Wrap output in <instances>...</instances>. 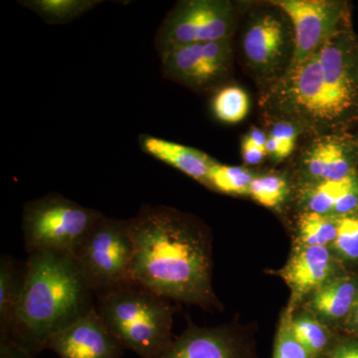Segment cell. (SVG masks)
Returning <instances> with one entry per match:
<instances>
[{
	"label": "cell",
	"instance_id": "6da1fadb",
	"mask_svg": "<svg viewBox=\"0 0 358 358\" xmlns=\"http://www.w3.org/2000/svg\"><path fill=\"white\" fill-rule=\"evenodd\" d=\"M128 222L134 282L173 301L213 303L210 248L200 226L173 208L150 204Z\"/></svg>",
	"mask_w": 358,
	"mask_h": 358
},
{
	"label": "cell",
	"instance_id": "7a4b0ae2",
	"mask_svg": "<svg viewBox=\"0 0 358 358\" xmlns=\"http://www.w3.org/2000/svg\"><path fill=\"white\" fill-rule=\"evenodd\" d=\"M27 255L24 286L8 338L38 355L52 336L95 308V294L72 254Z\"/></svg>",
	"mask_w": 358,
	"mask_h": 358
},
{
	"label": "cell",
	"instance_id": "3957f363",
	"mask_svg": "<svg viewBox=\"0 0 358 358\" xmlns=\"http://www.w3.org/2000/svg\"><path fill=\"white\" fill-rule=\"evenodd\" d=\"M171 300L131 281L95 294V308L124 350L159 358L173 343Z\"/></svg>",
	"mask_w": 358,
	"mask_h": 358
},
{
	"label": "cell",
	"instance_id": "277c9868",
	"mask_svg": "<svg viewBox=\"0 0 358 358\" xmlns=\"http://www.w3.org/2000/svg\"><path fill=\"white\" fill-rule=\"evenodd\" d=\"M102 212L88 208L59 193L26 202L22 232L27 254L37 251L74 253Z\"/></svg>",
	"mask_w": 358,
	"mask_h": 358
},
{
	"label": "cell",
	"instance_id": "5b68a950",
	"mask_svg": "<svg viewBox=\"0 0 358 358\" xmlns=\"http://www.w3.org/2000/svg\"><path fill=\"white\" fill-rule=\"evenodd\" d=\"M73 256L95 294L134 281V245L128 220L103 214Z\"/></svg>",
	"mask_w": 358,
	"mask_h": 358
},
{
	"label": "cell",
	"instance_id": "8992f818",
	"mask_svg": "<svg viewBox=\"0 0 358 358\" xmlns=\"http://www.w3.org/2000/svg\"><path fill=\"white\" fill-rule=\"evenodd\" d=\"M233 21V10L227 2H179L169 11L155 33V49L160 55L185 45L228 39Z\"/></svg>",
	"mask_w": 358,
	"mask_h": 358
},
{
	"label": "cell",
	"instance_id": "52a82bcc",
	"mask_svg": "<svg viewBox=\"0 0 358 358\" xmlns=\"http://www.w3.org/2000/svg\"><path fill=\"white\" fill-rule=\"evenodd\" d=\"M164 76L194 90L217 84L229 70V38L193 43L160 54Z\"/></svg>",
	"mask_w": 358,
	"mask_h": 358
},
{
	"label": "cell",
	"instance_id": "ba28073f",
	"mask_svg": "<svg viewBox=\"0 0 358 358\" xmlns=\"http://www.w3.org/2000/svg\"><path fill=\"white\" fill-rule=\"evenodd\" d=\"M275 6L289 16L294 27L292 62L315 53L338 33L341 11L338 4L324 0H281Z\"/></svg>",
	"mask_w": 358,
	"mask_h": 358
},
{
	"label": "cell",
	"instance_id": "9c48e42d",
	"mask_svg": "<svg viewBox=\"0 0 358 358\" xmlns=\"http://www.w3.org/2000/svg\"><path fill=\"white\" fill-rule=\"evenodd\" d=\"M46 350L59 358H122L126 352L95 308L52 336Z\"/></svg>",
	"mask_w": 358,
	"mask_h": 358
},
{
	"label": "cell",
	"instance_id": "30bf717a",
	"mask_svg": "<svg viewBox=\"0 0 358 358\" xmlns=\"http://www.w3.org/2000/svg\"><path fill=\"white\" fill-rule=\"evenodd\" d=\"M284 92L289 105L298 114L310 121L327 124L324 69L317 51L292 62Z\"/></svg>",
	"mask_w": 358,
	"mask_h": 358
},
{
	"label": "cell",
	"instance_id": "8fae6325",
	"mask_svg": "<svg viewBox=\"0 0 358 358\" xmlns=\"http://www.w3.org/2000/svg\"><path fill=\"white\" fill-rule=\"evenodd\" d=\"M338 38V32L317 50L324 69L327 124L341 119L352 109L355 101L350 58Z\"/></svg>",
	"mask_w": 358,
	"mask_h": 358
},
{
	"label": "cell",
	"instance_id": "7c38bea8",
	"mask_svg": "<svg viewBox=\"0 0 358 358\" xmlns=\"http://www.w3.org/2000/svg\"><path fill=\"white\" fill-rule=\"evenodd\" d=\"M331 268L333 263L327 247L303 245L282 268V277L294 298L300 299L329 282Z\"/></svg>",
	"mask_w": 358,
	"mask_h": 358
},
{
	"label": "cell",
	"instance_id": "4fadbf2b",
	"mask_svg": "<svg viewBox=\"0 0 358 358\" xmlns=\"http://www.w3.org/2000/svg\"><path fill=\"white\" fill-rule=\"evenodd\" d=\"M138 143L145 155L178 169L203 185L215 162L201 150L150 134H141Z\"/></svg>",
	"mask_w": 358,
	"mask_h": 358
},
{
	"label": "cell",
	"instance_id": "5bb4252c",
	"mask_svg": "<svg viewBox=\"0 0 358 358\" xmlns=\"http://www.w3.org/2000/svg\"><path fill=\"white\" fill-rule=\"evenodd\" d=\"M245 55L254 67L271 70L281 62L287 47V34L281 21L273 15L257 20L246 32Z\"/></svg>",
	"mask_w": 358,
	"mask_h": 358
},
{
	"label": "cell",
	"instance_id": "9a60e30c",
	"mask_svg": "<svg viewBox=\"0 0 358 358\" xmlns=\"http://www.w3.org/2000/svg\"><path fill=\"white\" fill-rule=\"evenodd\" d=\"M159 358H239V352L225 329L190 327Z\"/></svg>",
	"mask_w": 358,
	"mask_h": 358
},
{
	"label": "cell",
	"instance_id": "2e32d148",
	"mask_svg": "<svg viewBox=\"0 0 358 358\" xmlns=\"http://www.w3.org/2000/svg\"><path fill=\"white\" fill-rule=\"evenodd\" d=\"M25 273V261L4 254L0 258V336H8L13 331Z\"/></svg>",
	"mask_w": 358,
	"mask_h": 358
},
{
	"label": "cell",
	"instance_id": "e0dca14e",
	"mask_svg": "<svg viewBox=\"0 0 358 358\" xmlns=\"http://www.w3.org/2000/svg\"><path fill=\"white\" fill-rule=\"evenodd\" d=\"M357 299L355 282L348 279L329 281L313 294V310L329 320L345 317L353 308Z\"/></svg>",
	"mask_w": 358,
	"mask_h": 358
},
{
	"label": "cell",
	"instance_id": "ac0fdd59",
	"mask_svg": "<svg viewBox=\"0 0 358 358\" xmlns=\"http://www.w3.org/2000/svg\"><path fill=\"white\" fill-rule=\"evenodd\" d=\"M20 6L37 14L50 25L67 24L93 10L101 0H21Z\"/></svg>",
	"mask_w": 358,
	"mask_h": 358
},
{
	"label": "cell",
	"instance_id": "d6986e66",
	"mask_svg": "<svg viewBox=\"0 0 358 358\" xmlns=\"http://www.w3.org/2000/svg\"><path fill=\"white\" fill-rule=\"evenodd\" d=\"M253 176L247 169L214 162L204 185L226 194H246Z\"/></svg>",
	"mask_w": 358,
	"mask_h": 358
},
{
	"label": "cell",
	"instance_id": "ffe728a7",
	"mask_svg": "<svg viewBox=\"0 0 358 358\" xmlns=\"http://www.w3.org/2000/svg\"><path fill=\"white\" fill-rule=\"evenodd\" d=\"M248 95L238 87L229 86L218 91L212 101V110L219 121L237 124L248 114Z\"/></svg>",
	"mask_w": 358,
	"mask_h": 358
},
{
	"label": "cell",
	"instance_id": "44dd1931",
	"mask_svg": "<svg viewBox=\"0 0 358 358\" xmlns=\"http://www.w3.org/2000/svg\"><path fill=\"white\" fill-rule=\"evenodd\" d=\"M291 331L312 358L322 357L329 348V336L326 327L312 317L303 315L292 320Z\"/></svg>",
	"mask_w": 358,
	"mask_h": 358
},
{
	"label": "cell",
	"instance_id": "7402d4cb",
	"mask_svg": "<svg viewBox=\"0 0 358 358\" xmlns=\"http://www.w3.org/2000/svg\"><path fill=\"white\" fill-rule=\"evenodd\" d=\"M336 220L317 212L303 213L299 220L301 241L307 246L327 247L336 240Z\"/></svg>",
	"mask_w": 358,
	"mask_h": 358
},
{
	"label": "cell",
	"instance_id": "603a6c76",
	"mask_svg": "<svg viewBox=\"0 0 358 358\" xmlns=\"http://www.w3.org/2000/svg\"><path fill=\"white\" fill-rule=\"evenodd\" d=\"M355 180L352 176H348L341 180H322L313 187L308 195V207L310 211L324 214L334 211V205L339 195Z\"/></svg>",
	"mask_w": 358,
	"mask_h": 358
},
{
	"label": "cell",
	"instance_id": "cb8c5ba5",
	"mask_svg": "<svg viewBox=\"0 0 358 358\" xmlns=\"http://www.w3.org/2000/svg\"><path fill=\"white\" fill-rule=\"evenodd\" d=\"M288 192L284 179L277 176L254 178L249 193L259 203L267 207H275L281 203Z\"/></svg>",
	"mask_w": 358,
	"mask_h": 358
},
{
	"label": "cell",
	"instance_id": "d4e9b609",
	"mask_svg": "<svg viewBox=\"0 0 358 358\" xmlns=\"http://www.w3.org/2000/svg\"><path fill=\"white\" fill-rule=\"evenodd\" d=\"M291 315L287 313L282 317L278 331L273 358H312L310 353L294 338L291 331Z\"/></svg>",
	"mask_w": 358,
	"mask_h": 358
},
{
	"label": "cell",
	"instance_id": "484cf974",
	"mask_svg": "<svg viewBox=\"0 0 358 358\" xmlns=\"http://www.w3.org/2000/svg\"><path fill=\"white\" fill-rule=\"evenodd\" d=\"M336 237L334 246L343 256L358 258V218L343 216L336 220Z\"/></svg>",
	"mask_w": 358,
	"mask_h": 358
},
{
	"label": "cell",
	"instance_id": "4316f807",
	"mask_svg": "<svg viewBox=\"0 0 358 358\" xmlns=\"http://www.w3.org/2000/svg\"><path fill=\"white\" fill-rule=\"evenodd\" d=\"M350 162L341 145L331 143L329 164L322 180L338 181L350 176Z\"/></svg>",
	"mask_w": 358,
	"mask_h": 358
},
{
	"label": "cell",
	"instance_id": "83f0119b",
	"mask_svg": "<svg viewBox=\"0 0 358 358\" xmlns=\"http://www.w3.org/2000/svg\"><path fill=\"white\" fill-rule=\"evenodd\" d=\"M280 147V159L288 157L294 148L296 131L294 127L288 122H278L275 124L271 136Z\"/></svg>",
	"mask_w": 358,
	"mask_h": 358
},
{
	"label": "cell",
	"instance_id": "f1b7e54d",
	"mask_svg": "<svg viewBox=\"0 0 358 358\" xmlns=\"http://www.w3.org/2000/svg\"><path fill=\"white\" fill-rule=\"evenodd\" d=\"M331 143H322L313 148L308 159V171L315 178L322 180L327 164H329V154H331Z\"/></svg>",
	"mask_w": 358,
	"mask_h": 358
},
{
	"label": "cell",
	"instance_id": "f546056e",
	"mask_svg": "<svg viewBox=\"0 0 358 358\" xmlns=\"http://www.w3.org/2000/svg\"><path fill=\"white\" fill-rule=\"evenodd\" d=\"M37 355L8 336H0V358H36Z\"/></svg>",
	"mask_w": 358,
	"mask_h": 358
},
{
	"label": "cell",
	"instance_id": "4dcf8cb0",
	"mask_svg": "<svg viewBox=\"0 0 358 358\" xmlns=\"http://www.w3.org/2000/svg\"><path fill=\"white\" fill-rule=\"evenodd\" d=\"M358 206V192L355 181L353 180L339 195L334 205V211L338 214H346L357 209Z\"/></svg>",
	"mask_w": 358,
	"mask_h": 358
},
{
	"label": "cell",
	"instance_id": "1f68e13d",
	"mask_svg": "<svg viewBox=\"0 0 358 358\" xmlns=\"http://www.w3.org/2000/svg\"><path fill=\"white\" fill-rule=\"evenodd\" d=\"M320 358H358V343H338L329 348Z\"/></svg>",
	"mask_w": 358,
	"mask_h": 358
},
{
	"label": "cell",
	"instance_id": "d6a6232c",
	"mask_svg": "<svg viewBox=\"0 0 358 358\" xmlns=\"http://www.w3.org/2000/svg\"><path fill=\"white\" fill-rule=\"evenodd\" d=\"M242 152H243L245 162L250 164H259L267 155L266 148L259 147L247 138H245L243 145H242Z\"/></svg>",
	"mask_w": 358,
	"mask_h": 358
},
{
	"label": "cell",
	"instance_id": "836d02e7",
	"mask_svg": "<svg viewBox=\"0 0 358 358\" xmlns=\"http://www.w3.org/2000/svg\"><path fill=\"white\" fill-rule=\"evenodd\" d=\"M247 138H249L252 143H255V145H259V147L266 148L268 138L260 129H253V131H251V133L249 134Z\"/></svg>",
	"mask_w": 358,
	"mask_h": 358
},
{
	"label": "cell",
	"instance_id": "e575fe53",
	"mask_svg": "<svg viewBox=\"0 0 358 358\" xmlns=\"http://www.w3.org/2000/svg\"><path fill=\"white\" fill-rule=\"evenodd\" d=\"M353 308H355V313H353V322H355V327H357V331L358 333V296L357 298L355 299Z\"/></svg>",
	"mask_w": 358,
	"mask_h": 358
}]
</instances>
